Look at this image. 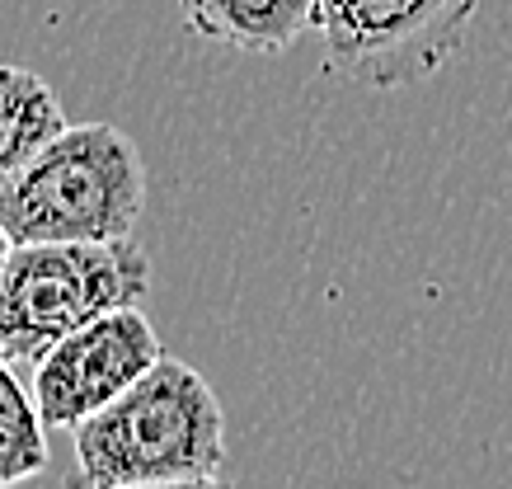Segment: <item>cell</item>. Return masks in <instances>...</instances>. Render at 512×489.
I'll use <instances>...</instances> for the list:
<instances>
[{
	"label": "cell",
	"instance_id": "3957f363",
	"mask_svg": "<svg viewBox=\"0 0 512 489\" xmlns=\"http://www.w3.org/2000/svg\"><path fill=\"white\" fill-rule=\"evenodd\" d=\"M151 259L137 240H33L15 245L0 269V358L29 367L71 330L141 306Z\"/></svg>",
	"mask_w": 512,
	"mask_h": 489
},
{
	"label": "cell",
	"instance_id": "6da1fadb",
	"mask_svg": "<svg viewBox=\"0 0 512 489\" xmlns=\"http://www.w3.org/2000/svg\"><path fill=\"white\" fill-rule=\"evenodd\" d=\"M80 480L94 489L217 485L226 471V419L212 381L160 353L123 395L76 428Z\"/></svg>",
	"mask_w": 512,
	"mask_h": 489
},
{
	"label": "cell",
	"instance_id": "5b68a950",
	"mask_svg": "<svg viewBox=\"0 0 512 489\" xmlns=\"http://www.w3.org/2000/svg\"><path fill=\"white\" fill-rule=\"evenodd\" d=\"M160 334L141 306H118L109 316L71 330L33 363V405L47 428H76L94 410H104L113 395L156 363Z\"/></svg>",
	"mask_w": 512,
	"mask_h": 489
},
{
	"label": "cell",
	"instance_id": "8992f818",
	"mask_svg": "<svg viewBox=\"0 0 512 489\" xmlns=\"http://www.w3.org/2000/svg\"><path fill=\"white\" fill-rule=\"evenodd\" d=\"M179 15L217 48L273 57L315 29L320 0H179Z\"/></svg>",
	"mask_w": 512,
	"mask_h": 489
},
{
	"label": "cell",
	"instance_id": "ba28073f",
	"mask_svg": "<svg viewBox=\"0 0 512 489\" xmlns=\"http://www.w3.org/2000/svg\"><path fill=\"white\" fill-rule=\"evenodd\" d=\"M47 471V424L33 391H24L15 367L0 358V485H24Z\"/></svg>",
	"mask_w": 512,
	"mask_h": 489
},
{
	"label": "cell",
	"instance_id": "52a82bcc",
	"mask_svg": "<svg viewBox=\"0 0 512 489\" xmlns=\"http://www.w3.org/2000/svg\"><path fill=\"white\" fill-rule=\"evenodd\" d=\"M66 127L62 99L29 66H0V184Z\"/></svg>",
	"mask_w": 512,
	"mask_h": 489
},
{
	"label": "cell",
	"instance_id": "277c9868",
	"mask_svg": "<svg viewBox=\"0 0 512 489\" xmlns=\"http://www.w3.org/2000/svg\"><path fill=\"white\" fill-rule=\"evenodd\" d=\"M480 0H320L325 66L362 90L433 80L466 48Z\"/></svg>",
	"mask_w": 512,
	"mask_h": 489
},
{
	"label": "cell",
	"instance_id": "7a4b0ae2",
	"mask_svg": "<svg viewBox=\"0 0 512 489\" xmlns=\"http://www.w3.org/2000/svg\"><path fill=\"white\" fill-rule=\"evenodd\" d=\"M146 212V160L113 123H66L0 184V226L33 240H127Z\"/></svg>",
	"mask_w": 512,
	"mask_h": 489
},
{
	"label": "cell",
	"instance_id": "9c48e42d",
	"mask_svg": "<svg viewBox=\"0 0 512 489\" xmlns=\"http://www.w3.org/2000/svg\"><path fill=\"white\" fill-rule=\"evenodd\" d=\"M10 250H15V240H10V231L0 226V269H5V259H10Z\"/></svg>",
	"mask_w": 512,
	"mask_h": 489
}]
</instances>
